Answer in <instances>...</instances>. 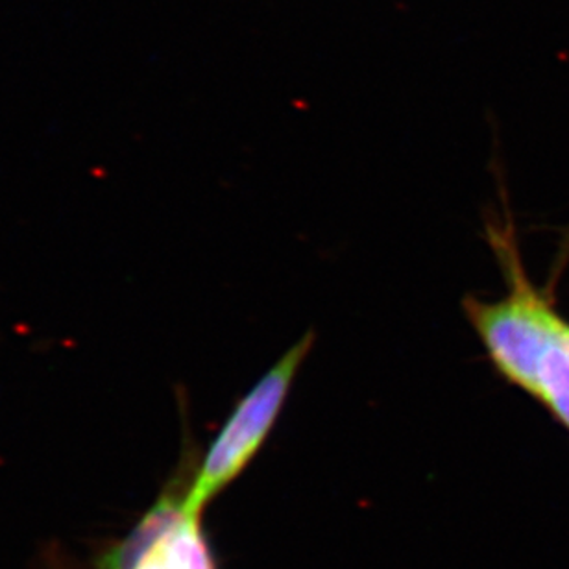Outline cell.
I'll return each instance as SVG.
<instances>
[{"instance_id": "cell-1", "label": "cell", "mask_w": 569, "mask_h": 569, "mask_svg": "<svg viewBox=\"0 0 569 569\" xmlns=\"http://www.w3.org/2000/svg\"><path fill=\"white\" fill-rule=\"evenodd\" d=\"M507 280L498 301L462 300L466 318L499 378L548 409L569 432V320L527 276L512 224H488Z\"/></svg>"}, {"instance_id": "cell-2", "label": "cell", "mask_w": 569, "mask_h": 569, "mask_svg": "<svg viewBox=\"0 0 569 569\" xmlns=\"http://www.w3.org/2000/svg\"><path fill=\"white\" fill-rule=\"evenodd\" d=\"M315 333L307 331L280 361L242 396L233 407L230 418L214 438L194 485L186 496V510L200 515L203 505L230 485L258 455L264 440L280 420L284 403L301 365L311 353Z\"/></svg>"}, {"instance_id": "cell-3", "label": "cell", "mask_w": 569, "mask_h": 569, "mask_svg": "<svg viewBox=\"0 0 569 569\" xmlns=\"http://www.w3.org/2000/svg\"><path fill=\"white\" fill-rule=\"evenodd\" d=\"M183 501L186 498L178 501L174 496L164 493L142 518L136 531L106 557L104 569H138L142 560L174 529L181 516L186 515Z\"/></svg>"}, {"instance_id": "cell-4", "label": "cell", "mask_w": 569, "mask_h": 569, "mask_svg": "<svg viewBox=\"0 0 569 569\" xmlns=\"http://www.w3.org/2000/svg\"><path fill=\"white\" fill-rule=\"evenodd\" d=\"M186 505V501H183ZM198 516L186 510L174 529L161 540L159 548L169 569H214L198 527Z\"/></svg>"}, {"instance_id": "cell-5", "label": "cell", "mask_w": 569, "mask_h": 569, "mask_svg": "<svg viewBox=\"0 0 569 569\" xmlns=\"http://www.w3.org/2000/svg\"><path fill=\"white\" fill-rule=\"evenodd\" d=\"M566 247H569V237H568V241H566Z\"/></svg>"}]
</instances>
